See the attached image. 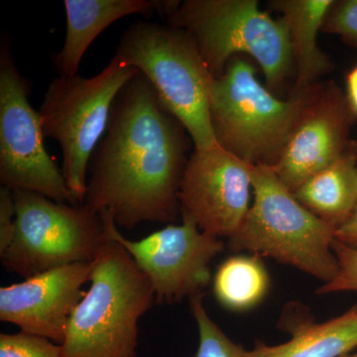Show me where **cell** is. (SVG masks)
<instances>
[{"label": "cell", "mask_w": 357, "mask_h": 357, "mask_svg": "<svg viewBox=\"0 0 357 357\" xmlns=\"http://www.w3.org/2000/svg\"><path fill=\"white\" fill-rule=\"evenodd\" d=\"M185 133L151 83L136 75L112 102L105 135L89 160L84 204L128 230L175 222L192 140Z\"/></svg>", "instance_id": "cell-1"}, {"label": "cell", "mask_w": 357, "mask_h": 357, "mask_svg": "<svg viewBox=\"0 0 357 357\" xmlns=\"http://www.w3.org/2000/svg\"><path fill=\"white\" fill-rule=\"evenodd\" d=\"M89 282L70 319L62 357H136L138 323L156 303L149 279L107 236L91 262Z\"/></svg>", "instance_id": "cell-2"}, {"label": "cell", "mask_w": 357, "mask_h": 357, "mask_svg": "<svg viewBox=\"0 0 357 357\" xmlns=\"http://www.w3.org/2000/svg\"><path fill=\"white\" fill-rule=\"evenodd\" d=\"M167 24L191 35L213 77L236 56L258 63L270 91H282L295 74L287 26L259 8L257 0L177 1Z\"/></svg>", "instance_id": "cell-3"}, {"label": "cell", "mask_w": 357, "mask_h": 357, "mask_svg": "<svg viewBox=\"0 0 357 357\" xmlns=\"http://www.w3.org/2000/svg\"><path fill=\"white\" fill-rule=\"evenodd\" d=\"M114 58L146 77L166 109L184 126L195 149L217 146L210 117L215 77L189 33L139 21L122 33Z\"/></svg>", "instance_id": "cell-4"}, {"label": "cell", "mask_w": 357, "mask_h": 357, "mask_svg": "<svg viewBox=\"0 0 357 357\" xmlns=\"http://www.w3.org/2000/svg\"><path fill=\"white\" fill-rule=\"evenodd\" d=\"M255 201L241 229L227 239L232 252L267 256L330 283L338 273L335 231L298 201L269 166H253Z\"/></svg>", "instance_id": "cell-5"}, {"label": "cell", "mask_w": 357, "mask_h": 357, "mask_svg": "<svg viewBox=\"0 0 357 357\" xmlns=\"http://www.w3.org/2000/svg\"><path fill=\"white\" fill-rule=\"evenodd\" d=\"M309 91L277 98L258 81L255 65L236 56L211 83L210 117L217 144L249 165L273 167Z\"/></svg>", "instance_id": "cell-6"}, {"label": "cell", "mask_w": 357, "mask_h": 357, "mask_svg": "<svg viewBox=\"0 0 357 357\" xmlns=\"http://www.w3.org/2000/svg\"><path fill=\"white\" fill-rule=\"evenodd\" d=\"M139 70L112 58L96 76H59L49 84L40 107L45 137L58 141L62 173L77 203L84 204L89 160L109 126L110 109L122 86Z\"/></svg>", "instance_id": "cell-7"}, {"label": "cell", "mask_w": 357, "mask_h": 357, "mask_svg": "<svg viewBox=\"0 0 357 357\" xmlns=\"http://www.w3.org/2000/svg\"><path fill=\"white\" fill-rule=\"evenodd\" d=\"M13 192L15 231L10 245L0 255L7 271L27 279L95 260L107 241L100 213L86 204L57 203L37 192Z\"/></svg>", "instance_id": "cell-8"}, {"label": "cell", "mask_w": 357, "mask_h": 357, "mask_svg": "<svg viewBox=\"0 0 357 357\" xmlns=\"http://www.w3.org/2000/svg\"><path fill=\"white\" fill-rule=\"evenodd\" d=\"M30 86L14 64L6 40L0 50V183L11 191L43 195L79 204L44 144L39 112L30 105Z\"/></svg>", "instance_id": "cell-9"}, {"label": "cell", "mask_w": 357, "mask_h": 357, "mask_svg": "<svg viewBox=\"0 0 357 357\" xmlns=\"http://www.w3.org/2000/svg\"><path fill=\"white\" fill-rule=\"evenodd\" d=\"M100 215L107 237L123 246L149 279L156 304L191 299L210 283L211 263L222 252L225 243L202 231L189 215L181 213V225H169L140 241H130L122 236L109 213Z\"/></svg>", "instance_id": "cell-10"}, {"label": "cell", "mask_w": 357, "mask_h": 357, "mask_svg": "<svg viewBox=\"0 0 357 357\" xmlns=\"http://www.w3.org/2000/svg\"><path fill=\"white\" fill-rule=\"evenodd\" d=\"M252 168L218 145L195 149L178 192L181 213L191 217L202 231L229 239L250 208Z\"/></svg>", "instance_id": "cell-11"}, {"label": "cell", "mask_w": 357, "mask_h": 357, "mask_svg": "<svg viewBox=\"0 0 357 357\" xmlns=\"http://www.w3.org/2000/svg\"><path fill=\"white\" fill-rule=\"evenodd\" d=\"M356 119L347 95L335 82L310 89L280 158L271 167L281 182L294 192L332 164L351 140Z\"/></svg>", "instance_id": "cell-12"}, {"label": "cell", "mask_w": 357, "mask_h": 357, "mask_svg": "<svg viewBox=\"0 0 357 357\" xmlns=\"http://www.w3.org/2000/svg\"><path fill=\"white\" fill-rule=\"evenodd\" d=\"M91 273V263H76L0 288V319L62 344Z\"/></svg>", "instance_id": "cell-13"}, {"label": "cell", "mask_w": 357, "mask_h": 357, "mask_svg": "<svg viewBox=\"0 0 357 357\" xmlns=\"http://www.w3.org/2000/svg\"><path fill=\"white\" fill-rule=\"evenodd\" d=\"M172 4L156 0H65L64 46L52 56L59 75L77 76L89 47L112 23L132 14L166 16Z\"/></svg>", "instance_id": "cell-14"}, {"label": "cell", "mask_w": 357, "mask_h": 357, "mask_svg": "<svg viewBox=\"0 0 357 357\" xmlns=\"http://www.w3.org/2000/svg\"><path fill=\"white\" fill-rule=\"evenodd\" d=\"M333 0H273L269 6L282 14L292 49L296 81L292 93H301L319 84L332 70L330 59L319 49L321 31Z\"/></svg>", "instance_id": "cell-15"}, {"label": "cell", "mask_w": 357, "mask_h": 357, "mask_svg": "<svg viewBox=\"0 0 357 357\" xmlns=\"http://www.w3.org/2000/svg\"><path fill=\"white\" fill-rule=\"evenodd\" d=\"M294 195L333 229L344 225L357 206V140H349L332 164L309 178Z\"/></svg>", "instance_id": "cell-16"}, {"label": "cell", "mask_w": 357, "mask_h": 357, "mask_svg": "<svg viewBox=\"0 0 357 357\" xmlns=\"http://www.w3.org/2000/svg\"><path fill=\"white\" fill-rule=\"evenodd\" d=\"M292 335L289 342L278 345L256 344V357H342L357 347V304L342 316L312 323L307 318L299 324H283Z\"/></svg>", "instance_id": "cell-17"}, {"label": "cell", "mask_w": 357, "mask_h": 357, "mask_svg": "<svg viewBox=\"0 0 357 357\" xmlns=\"http://www.w3.org/2000/svg\"><path fill=\"white\" fill-rule=\"evenodd\" d=\"M269 277L259 256H232L218 267L213 292L223 307L243 311L266 295Z\"/></svg>", "instance_id": "cell-18"}, {"label": "cell", "mask_w": 357, "mask_h": 357, "mask_svg": "<svg viewBox=\"0 0 357 357\" xmlns=\"http://www.w3.org/2000/svg\"><path fill=\"white\" fill-rule=\"evenodd\" d=\"M204 294L190 299L192 317L199 330V349L197 357H256L255 351L237 344L211 319L204 306Z\"/></svg>", "instance_id": "cell-19"}, {"label": "cell", "mask_w": 357, "mask_h": 357, "mask_svg": "<svg viewBox=\"0 0 357 357\" xmlns=\"http://www.w3.org/2000/svg\"><path fill=\"white\" fill-rule=\"evenodd\" d=\"M0 357H62V349L48 338L31 333H1Z\"/></svg>", "instance_id": "cell-20"}, {"label": "cell", "mask_w": 357, "mask_h": 357, "mask_svg": "<svg viewBox=\"0 0 357 357\" xmlns=\"http://www.w3.org/2000/svg\"><path fill=\"white\" fill-rule=\"evenodd\" d=\"M321 31L337 35L345 44L357 49V0L333 1Z\"/></svg>", "instance_id": "cell-21"}, {"label": "cell", "mask_w": 357, "mask_h": 357, "mask_svg": "<svg viewBox=\"0 0 357 357\" xmlns=\"http://www.w3.org/2000/svg\"><path fill=\"white\" fill-rule=\"evenodd\" d=\"M333 250L337 256L338 273L332 282L318 289L319 295L335 292H357V250L335 239Z\"/></svg>", "instance_id": "cell-22"}, {"label": "cell", "mask_w": 357, "mask_h": 357, "mask_svg": "<svg viewBox=\"0 0 357 357\" xmlns=\"http://www.w3.org/2000/svg\"><path fill=\"white\" fill-rule=\"evenodd\" d=\"M15 203L13 192L0 188V255H3L13 241L15 231Z\"/></svg>", "instance_id": "cell-23"}, {"label": "cell", "mask_w": 357, "mask_h": 357, "mask_svg": "<svg viewBox=\"0 0 357 357\" xmlns=\"http://www.w3.org/2000/svg\"><path fill=\"white\" fill-rule=\"evenodd\" d=\"M335 239L357 250V206L351 218L335 231Z\"/></svg>", "instance_id": "cell-24"}, {"label": "cell", "mask_w": 357, "mask_h": 357, "mask_svg": "<svg viewBox=\"0 0 357 357\" xmlns=\"http://www.w3.org/2000/svg\"><path fill=\"white\" fill-rule=\"evenodd\" d=\"M345 95H347V100L357 117V65L352 68L347 74Z\"/></svg>", "instance_id": "cell-25"}, {"label": "cell", "mask_w": 357, "mask_h": 357, "mask_svg": "<svg viewBox=\"0 0 357 357\" xmlns=\"http://www.w3.org/2000/svg\"><path fill=\"white\" fill-rule=\"evenodd\" d=\"M342 357H357V352L354 354H347V356H342Z\"/></svg>", "instance_id": "cell-26"}]
</instances>
